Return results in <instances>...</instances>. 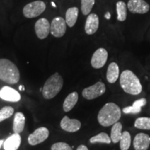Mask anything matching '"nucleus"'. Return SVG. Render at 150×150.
Wrapping results in <instances>:
<instances>
[{
    "label": "nucleus",
    "instance_id": "obj_15",
    "mask_svg": "<svg viewBox=\"0 0 150 150\" xmlns=\"http://www.w3.org/2000/svg\"><path fill=\"white\" fill-rule=\"evenodd\" d=\"M99 18L97 15L92 13L88 15L87 19H86L85 31L88 35H93L96 33L99 28Z\"/></svg>",
    "mask_w": 150,
    "mask_h": 150
},
{
    "label": "nucleus",
    "instance_id": "obj_12",
    "mask_svg": "<svg viewBox=\"0 0 150 150\" xmlns=\"http://www.w3.org/2000/svg\"><path fill=\"white\" fill-rule=\"evenodd\" d=\"M35 31L38 38H46L50 31V22L46 18L39 19L35 24Z\"/></svg>",
    "mask_w": 150,
    "mask_h": 150
},
{
    "label": "nucleus",
    "instance_id": "obj_26",
    "mask_svg": "<svg viewBox=\"0 0 150 150\" xmlns=\"http://www.w3.org/2000/svg\"><path fill=\"white\" fill-rule=\"evenodd\" d=\"M95 0H81V11L84 16H88L95 4Z\"/></svg>",
    "mask_w": 150,
    "mask_h": 150
},
{
    "label": "nucleus",
    "instance_id": "obj_34",
    "mask_svg": "<svg viewBox=\"0 0 150 150\" xmlns=\"http://www.w3.org/2000/svg\"><path fill=\"white\" fill-rule=\"evenodd\" d=\"M4 140H0V148H1V145H2L3 144H4Z\"/></svg>",
    "mask_w": 150,
    "mask_h": 150
},
{
    "label": "nucleus",
    "instance_id": "obj_11",
    "mask_svg": "<svg viewBox=\"0 0 150 150\" xmlns=\"http://www.w3.org/2000/svg\"><path fill=\"white\" fill-rule=\"evenodd\" d=\"M0 98L11 102H18L21 99V95L16 90L9 86H4L0 90Z\"/></svg>",
    "mask_w": 150,
    "mask_h": 150
},
{
    "label": "nucleus",
    "instance_id": "obj_1",
    "mask_svg": "<svg viewBox=\"0 0 150 150\" xmlns=\"http://www.w3.org/2000/svg\"><path fill=\"white\" fill-rule=\"evenodd\" d=\"M122 111L120 108L114 103L109 102L104 105L99 110L97 120L103 127H109L117 122L120 119Z\"/></svg>",
    "mask_w": 150,
    "mask_h": 150
},
{
    "label": "nucleus",
    "instance_id": "obj_23",
    "mask_svg": "<svg viewBox=\"0 0 150 150\" xmlns=\"http://www.w3.org/2000/svg\"><path fill=\"white\" fill-rule=\"evenodd\" d=\"M90 142L92 144L97 143V142L110 144L111 142V139H110V138L108 136L107 134L102 132L100 134L96 135V136L92 137L91 139H90Z\"/></svg>",
    "mask_w": 150,
    "mask_h": 150
},
{
    "label": "nucleus",
    "instance_id": "obj_13",
    "mask_svg": "<svg viewBox=\"0 0 150 150\" xmlns=\"http://www.w3.org/2000/svg\"><path fill=\"white\" fill-rule=\"evenodd\" d=\"M81 127V123L76 119H70L67 116H64L61 121V127L67 132H76Z\"/></svg>",
    "mask_w": 150,
    "mask_h": 150
},
{
    "label": "nucleus",
    "instance_id": "obj_9",
    "mask_svg": "<svg viewBox=\"0 0 150 150\" xmlns=\"http://www.w3.org/2000/svg\"><path fill=\"white\" fill-rule=\"evenodd\" d=\"M108 59V52L104 48H99L95 52L91 59L92 67L95 69L102 68L106 64Z\"/></svg>",
    "mask_w": 150,
    "mask_h": 150
},
{
    "label": "nucleus",
    "instance_id": "obj_14",
    "mask_svg": "<svg viewBox=\"0 0 150 150\" xmlns=\"http://www.w3.org/2000/svg\"><path fill=\"white\" fill-rule=\"evenodd\" d=\"M150 145V136L149 135L140 133L135 136L134 147L135 150H147Z\"/></svg>",
    "mask_w": 150,
    "mask_h": 150
},
{
    "label": "nucleus",
    "instance_id": "obj_33",
    "mask_svg": "<svg viewBox=\"0 0 150 150\" xmlns=\"http://www.w3.org/2000/svg\"><path fill=\"white\" fill-rule=\"evenodd\" d=\"M19 89H20V91H24V87L23 86H20Z\"/></svg>",
    "mask_w": 150,
    "mask_h": 150
},
{
    "label": "nucleus",
    "instance_id": "obj_16",
    "mask_svg": "<svg viewBox=\"0 0 150 150\" xmlns=\"http://www.w3.org/2000/svg\"><path fill=\"white\" fill-rule=\"evenodd\" d=\"M21 144V136L19 134H13L4 142V150H18Z\"/></svg>",
    "mask_w": 150,
    "mask_h": 150
},
{
    "label": "nucleus",
    "instance_id": "obj_3",
    "mask_svg": "<svg viewBox=\"0 0 150 150\" xmlns=\"http://www.w3.org/2000/svg\"><path fill=\"white\" fill-rule=\"evenodd\" d=\"M20 71L12 61L6 59H0V80L9 84L18 83Z\"/></svg>",
    "mask_w": 150,
    "mask_h": 150
},
{
    "label": "nucleus",
    "instance_id": "obj_22",
    "mask_svg": "<svg viewBox=\"0 0 150 150\" xmlns=\"http://www.w3.org/2000/svg\"><path fill=\"white\" fill-rule=\"evenodd\" d=\"M116 10H117L118 21L123 22L127 19V4L122 1H120L116 4Z\"/></svg>",
    "mask_w": 150,
    "mask_h": 150
},
{
    "label": "nucleus",
    "instance_id": "obj_6",
    "mask_svg": "<svg viewBox=\"0 0 150 150\" xmlns=\"http://www.w3.org/2000/svg\"><path fill=\"white\" fill-rule=\"evenodd\" d=\"M106 92V86L102 82H97L94 85L86 88L82 91V95L88 100H92L97 97L102 96Z\"/></svg>",
    "mask_w": 150,
    "mask_h": 150
},
{
    "label": "nucleus",
    "instance_id": "obj_4",
    "mask_svg": "<svg viewBox=\"0 0 150 150\" xmlns=\"http://www.w3.org/2000/svg\"><path fill=\"white\" fill-rule=\"evenodd\" d=\"M63 86V80L62 76L58 72L52 75L46 81L42 88V95L46 99H50L59 94Z\"/></svg>",
    "mask_w": 150,
    "mask_h": 150
},
{
    "label": "nucleus",
    "instance_id": "obj_17",
    "mask_svg": "<svg viewBox=\"0 0 150 150\" xmlns=\"http://www.w3.org/2000/svg\"><path fill=\"white\" fill-rule=\"evenodd\" d=\"M25 126V117L21 112H18L15 114L13 120V129L14 134H20L24 130Z\"/></svg>",
    "mask_w": 150,
    "mask_h": 150
},
{
    "label": "nucleus",
    "instance_id": "obj_32",
    "mask_svg": "<svg viewBox=\"0 0 150 150\" xmlns=\"http://www.w3.org/2000/svg\"><path fill=\"white\" fill-rule=\"evenodd\" d=\"M104 17H105V18L107 19V20H109V19L110 18V17H111V16H110V13L109 12H107L106 14H105Z\"/></svg>",
    "mask_w": 150,
    "mask_h": 150
},
{
    "label": "nucleus",
    "instance_id": "obj_30",
    "mask_svg": "<svg viewBox=\"0 0 150 150\" xmlns=\"http://www.w3.org/2000/svg\"><path fill=\"white\" fill-rule=\"evenodd\" d=\"M147 104V100L145 98H142L140 99H138V100L135 101L133 104V106H135L137 108H141L142 106H145V104Z\"/></svg>",
    "mask_w": 150,
    "mask_h": 150
},
{
    "label": "nucleus",
    "instance_id": "obj_20",
    "mask_svg": "<svg viewBox=\"0 0 150 150\" xmlns=\"http://www.w3.org/2000/svg\"><path fill=\"white\" fill-rule=\"evenodd\" d=\"M79 9L77 7H72L67 9L65 13V22L68 27H72L76 24L78 18Z\"/></svg>",
    "mask_w": 150,
    "mask_h": 150
},
{
    "label": "nucleus",
    "instance_id": "obj_21",
    "mask_svg": "<svg viewBox=\"0 0 150 150\" xmlns=\"http://www.w3.org/2000/svg\"><path fill=\"white\" fill-rule=\"evenodd\" d=\"M122 126L120 122H116L112 125L110 131V139L113 143H117L120 140L122 136Z\"/></svg>",
    "mask_w": 150,
    "mask_h": 150
},
{
    "label": "nucleus",
    "instance_id": "obj_2",
    "mask_svg": "<svg viewBox=\"0 0 150 150\" xmlns=\"http://www.w3.org/2000/svg\"><path fill=\"white\" fill-rule=\"evenodd\" d=\"M120 83L123 91L130 95H137L142 92V87L139 79L131 70H125L122 72Z\"/></svg>",
    "mask_w": 150,
    "mask_h": 150
},
{
    "label": "nucleus",
    "instance_id": "obj_24",
    "mask_svg": "<svg viewBox=\"0 0 150 150\" xmlns=\"http://www.w3.org/2000/svg\"><path fill=\"white\" fill-rule=\"evenodd\" d=\"M134 126L137 129L150 130V117H142L137 118L135 121Z\"/></svg>",
    "mask_w": 150,
    "mask_h": 150
},
{
    "label": "nucleus",
    "instance_id": "obj_10",
    "mask_svg": "<svg viewBox=\"0 0 150 150\" xmlns=\"http://www.w3.org/2000/svg\"><path fill=\"white\" fill-rule=\"evenodd\" d=\"M128 9L131 13L145 14L149 11V5L145 0H129Z\"/></svg>",
    "mask_w": 150,
    "mask_h": 150
},
{
    "label": "nucleus",
    "instance_id": "obj_25",
    "mask_svg": "<svg viewBox=\"0 0 150 150\" xmlns=\"http://www.w3.org/2000/svg\"><path fill=\"white\" fill-rule=\"evenodd\" d=\"M120 142V145L121 150H128L129 149L131 142V137L128 131H124L122 134Z\"/></svg>",
    "mask_w": 150,
    "mask_h": 150
},
{
    "label": "nucleus",
    "instance_id": "obj_31",
    "mask_svg": "<svg viewBox=\"0 0 150 150\" xmlns=\"http://www.w3.org/2000/svg\"><path fill=\"white\" fill-rule=\"evenodd\" d=\"M76 150H88V147H86V145H79L77 147V149H76Z\"/></svg>",
    "mask_w": 150,
    "mask_h": 150
},
{
    "label": "nucleus",
    "instance_id": "obj_18",
    "mask_svg": "<svg viewBox=\"0 0 150 150\" xmlns=\"http://www.w3.org/2000/svg\"><path fill=\"white\" fill-rule=\"evenodd\" d=\"M120 74L119 67L115 62H112L108 65L107 73H106V79L110 83H114L117 81Z\"/></svg>",
    "mask_w": 150,
    "mask_h": 150
},
{
    "label": "nucleus",
    "instance_id": "obj_19",
    "mask_svg": "<svg viewBox=\"0 0 150 150\" xmlns=\"http://www.w3.org/2000/svg\"><path fill=\"white\" fill-rule=\"evenodd\" d=\"M79 95L76 92L69 94L66 98H65L64 102H63V108L65 112H69L74 107L75 105L78 102Z\"/></svg>",
    "mask_w": 150,
    "mask_h": 150
},
{
    "label": "nucleus",
    "instance_id": "obj_8",
    "mask_svg": "<svg viewBox=\"0 0 150 150\" xmlns=\"http://www.w3.org/2000/svg\"><path fill=\"white\" fill-rule=\"evenodd\" d=\"M50 135V131L46 127H40L34 131L28 137V142L29 145L34 146L47 139Z\"/></svg>",
    "mask_w": 150,
    "mask_h": 150
},
{
    "label": "nucleus",
    "instance_id": "obj_35",
    "mask_svg": "<svg viewBox=\"0 0 150 150\" xmlns=\"http://www.w3.org/2000/svg\"><path fill=\"white\" fill-rule=\"evenodd\" d=\"M52 6L55 7V8H56V4L54 3V2H53V1H52Z\"/></svg>",
    "mask_w": 150,
    "mask_h": 150
},
{
    "label": "nucleus",
    "instance_id": "obj_7",
    "mask_svg": "<svg viewBox=\"0 0 150 150\" xmlns=\"http://www.w3.org/2000/svg\"><path fill=\"white\" fill-rule=\"evenodd\" d=\"M66 32V22L61 17H56L50 25V33L56 38L63 36Z\"/></svg>",
    "mask_w": 150,
    "mask_h": 150
},
{
    "label": "nucleus",
    "instance_id": "obj_5",
    "mask_svg": "<svg viewBox=\"0 0 150 150\" xmlns=\"http://www.w3.org/2000/svg\"><path fill=\"white\" fill-rule=\"evenodd\" d=\"M45 3L38 0L26 5L23 8V14L27 18H36L42 14L45 11Z\"/></svg>",
    "mask_w": 150,
    "mask_h": 150
},
{
    "label": "nucleus",
    "instance_id": "obj_28",
    "mask_svg": "<svg viewBox=\"0 0 150 150\" xmlns=\"http://www.w3.org/2000/svg\"><path fill=\"white\" fill-rule=\"evenodd\" d=\"M52 150H72V148L65 142H59L54 143L51 147Z\"/></svg>",
    "mask_w": 150,
    "mask_h": 150
},
{
    "label": "nucleus",
    "instance_id": "obj_29",
    "mask_svg": "<svg viewBox=\"0 0 150 150\" xmlns=\"http://www.w3.org/2000/svg\"><path fill=\"white\" fill-rule=\"evenodd\" d=\"M122 111L126 114H137L139 113L141 111V108H137L135 106H127L125 107L122 109Z\"/></svg>",
    "mask_w": 150,
    "mask_h": 150
},
{
    "label": "nucleus",
    "instance_id": "obj_27",
    "mask_svg": "<svg viewBox=\"0 0 150 150\" xmlns=\"http://www.w3.org/2000/svg\"><path fill=\"white\" fill-rule=\"evenodd\" d=\"M13 112L14 109L11 106H4V107H3L0 110V122L11 117Z\"/></svg>",
    "mask_w": 150,
    "mask_h": 150
}]
</instances>
